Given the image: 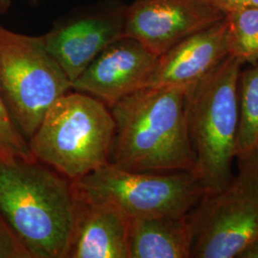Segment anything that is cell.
Returning a JSON list of instances; mask_svg holds the SVG:
<instances>
[{
	"instance_id": "cell-1",
	"label": "cell",
	"mask_w": 258,
	"mask_h": 258,
	"mask_svg": "<svg viewBox=\"0 0 258 258\" xmlns=\"http://www.w3.org/2000/svg\"><path fill=\"white\" fill-rule=\"evenodd\" d=\"M185 89L148 86L112 104L110 165L135 172L195 171Z\"/></svg>"
},
{
	"instance_id": "cell-13",
	"label": "cell",
	"mask_w": 258,
	"mask_h": 258,
	"mask_svg": "<svg viewBox=\"0 0 258 258\" xmlns=\"http://www.w3.org/2000/svg\"><path fill=\"white\" fill-rule=\"evenodd\" d=\"M191 241L187 215L132 219L129 258H190Z\"/></svg>"
},
{
	"instance_id": "cell-5",
	"label": "cell",
	"mask_w": 258,
	"mask_h": 258,
	"mask_svg": "<svg viewBox=\"0 0 258 258\" xmlns=\"http://www.w3.org/2000/svg\"><path fill=\"white\" fill-rule=\"evenodd\" d=\"M72 82L41 37L0 26V95L10 118L29 142L49 107Z\"/></svg>"
},
{
	"instance_id": "cell-9",
	"label": "cell",
	"mask_w": 258,
	"mask_h": 258,
	"mask_svg": "<svg viewBox=\"0 0 258 258\" xmlns=\"http://www.w3.org/2000/svg\"><path fill=\"white\" fill-rule=\"evenodd\" d=\"M224 18L208 0H135L126 6L123 37L138 40L160 56Z\"/></svg>"
},
{
	"instance_id": "cell-10",
	"label": "cell",
	"mask_w": 258,
	"mask_h": 258,
	"mask_svg": "<svg viewBox=\"0 0 258 258\" xmlns=\"http://www.w3.org/2000/svg\"><path fill=\"white\" fill-rule=\"evenodd\" d=\"M159 55L138 40L121 37L104 48L73 83L75 91L85 93L108 107L131 93L148 86Z\"/></svg>"
},
{
	"instance_id": "cell-4",
	"label": "cell",
	"mask_w": 258,
	"mask_h": 258,
	"mask_svg": "<svg viewBox=\"0 0 258 258\" xmlns=\"http://www.w3.org/2000/svg\"><path fill=\"white\" fill-rule=\"evenodd\" d=\"M116 123L110 108L85 93H65L29 140L34 158L74 181L110 164Z\"/></svg>"
},
{
	"instance_id": "cell-7",
	"label": "cell",
	"mask_w": 258,
	"mask_h": 258,
	"mask_svg": "<svg viewBox=\"0 0 258 258\" xmlns=\"http://www.w3.org/2000/svg\"><path fill=\"white\" fill-rule=\"evenodd\" d=\"M238 158V171L206 192L187 214L192 258H238L258 236V148Z\"/></svg>"
},
{
	"instance_id": "cell-16",
	"label": "cell",
	"mask_w": 258,
	"mask_h": 258,
	"mask_svg": "<svg viewBox=\"0 0 258 258\" xmlns=\"http://www.w3.org/2000/svg\"><path fill=\"white\" fill-rule=\"evenodd\" d=\"M17 159L36 160L32 155L27 141L11 120L0 95V160Z\"/></svg>"
},
{
	"instance_id": "cell-2",
	"label": "cell",
	"mask_w": 258,
	"mask_h": 258,
	"mask_svg": "<svg viewBox=\"0 0 258 258\" xmlns=\"http://www.w3.org/2000/svg\"><path fill=\"white\" fill-rule=\"evenodd\" d=\"M79 201L72 181L37 160H0V212L32 258H68Z\"/></svg>"
},
{
	"instance_id": "cell-21",
	"label": "cell",
	"mask_w": 258,
	"mask_h": 258,
	"mask_svg": "<svg viewBox=\"0 0 258 258\" xmlns=\"http://www.w3.org/2000/svg\"><path fill=\"white\" fill-rule=\"evenodd\" d=\"M29 1H31L32 3H34V4H35V3H37V2H38L39 0H29Z\"/></svg>"
},
{
	"instance_id": "cell-12",
	"label": "cell",
	"mask_w": 258,
	"mask_h": 258,
	"mask_svg": "<svg viewBox=\"0 0 258 258\" xmlns=\"http://www.w3.org/2000/svg\"><path fill=\"white\" fill-rule=\"evenodd\" d=\"M78 201L68 257L129 258L131 220L128 217L109 204L79 198Z\"/></svg>"
},
{
	"instance_id": "cell-8",
	"label": "cell",
	"mask_w": 258,
	"mask_h": 258,
	"mask_svg": "<svg viewBox=\"0 0 258 258\" xmlns=\"http://www.w3.org/2000/svg\"><path fill=\"white\" fill-rule=\"evenodd\" d=\"M125 10L120 2L98 3L59 19L41 36L72 83L104 48L123 37Z\"/></svg>"
},
{
	"instance_id": "cell-11",
	"label": "cell",
	"mask_w": 258,
	"mask_h": 258,
	"mask_svg": "<svg viewBox=\"0 0 258 258\" xmlns=\"http://www.w3.org/2000/svg\"><path fill=\"white\" fill-rule=\"evenodd\" d=\"M228 55V28L224 18L160 55L148 86L186 89L212 72Z\"/></svg>"
},
{
	"instance_id": "cell-20",
	"label": "cell",
	"mask_w": 258,
	"mask_h": 258,
	"mask_svg": "<svg viewBox=\"0 0 258 258\" xmlns=\"http://www.w3.org/2000/svg\"><path fill=\"white\" fill-rule=\"evenodd\" d=\"M8 0H0V13L7 8Z\"/></svg>"
},
{
	"instance_id": "cell-6",
	"label": "cell",
	"mask_w": 258,
	"mask_h": 258,
	"mask_svg": "<svg viewBox=\"0 0 258 258\" xmlns=\"http://www.w3.org/2000/svg\"><path fill=\"white\" fill-rule=\"evenodd\" d=\"M83 201L109 204L130 220L184 217L205 194L192 170L135 172L108 165L72 181Z\"/></svg>"
},
{
	"instance_id": "cell-19",
	"label": "cell",
	"mask_w": 258,
	"mask_h": 258,
	"mask_svg": "<svg viewBox=\"0 0 258 258\" xmlns=\"http://www.w3.org/2000/svg\"><path fill=\"white\" fill-rule=\"evenodd\" d=\"M238 258H258V236L240 253Z\"/></svg>"
},
{
	"instance_id": "cell-3",
	"label": "cell",
	"mask_w": 258,
	"mask_h": 258,
	"mask_svg": "<svg viewBox=\"0 0 258 258\" xmlns=\"http://www.w3.org/2000/svg\"><path fill=\"white\" fill-rule=\"evenodd\" d=\"M243 63L228 55L185 89L184 101L196 166L206 192L224 189L233 177L239 125L238 83Z\"/></svg>"
},
{
	"instance_id": "cell-14",
	"label": "cell",
	"mask_w": 258,
	"mask_h": 258,
	"mask_svg": "<svg viewBox=\"0 0 258 258\" xmlns=\"http://www.w3.org/2000/svg\"><path fill=\"white\" fill-rule=\"evenodd\" d=\"M236 158L258 148V61L241 71Z\"/></svg>"
},
{
	"instance_id": "cell-18",
	"label": "cell",
	"mask_w": 258,
	"mask_h": 258,
	"mask_svg": "<svg viewBox=\"0 0 258 258\" xmlns=\"http://www.w3.org/2000/svg\"><path fill=\"white\" fill-rule=\"evenodd\" d=\"M224 14L233 10L258 8V0H208Z\"/></svg>"
},
{
	"instance_id": "cell-15",
	"label": "cell",
	"mask_w": 258,
	"mask_h": 258,
	"mask_svg": "<svg viewBox=\"0 0 258 258\" xmlns=\"http://www.w3.org/2000/svg\"><path fill=\"white\" fill-rule=\"evenodd\" d=\"M230 55L244 63L258 61V8L230 11L225 14Z\"/></svg>"
},
{
	"instance_id": "cell-17",
	"label": "cell",
	"mask_w": 258,
	"mask_h": 258,
	"mask_svg": "<svg viewBox=\"0 0 258 258\" xmlns=\"http://www.w3.org/2000/svg\"><path fill=\"white\" fill-rule=\"evenodd\" d=\"M0 258H32L0 212Z\"/></svg>"
}]
</instances>
